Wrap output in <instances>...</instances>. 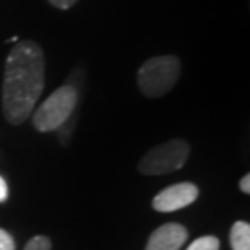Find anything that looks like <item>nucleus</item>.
<instances>
[{
    "label": "nucleus",
    "mask_w": 250,
    "mask_h": 250,
    "mask_svg": "<svg viewBox=\"0 0 250 250\" xmlns=\"http://www.w3.org/2000/svg\"><path fill=\"white\" fill-rule=\"evenodd\" d=\"M44 73L42 49L26 39L15 44L5 62L2 88L3 114L10 124L20 125L31 116L44 89Z\"/></svg>",
    "instance_id": "nucleus-1"
},
{
    "label": "nucleus",
    "mask_w": 250,
    "mask_h": 250,
    "mask_svg": "<svg viewBox=\"0 0 250 250\" xmlns=\"http://www.w3.org/2000/svg\"><path fill=\"white\" fill-rule=\"evenodd\" d=\"M181 75V62L174 56H159L145 62L138 70V88L146 98L164 96Z\"/></svg>",
    "instance_id": "nucleus-2"
},
{
    "label": "nucleus",
    "mask_w": 250,
    "mask_h": 250,
    "mask_svg": "<svg viewBox=\"0 0 250 250\" xmlns=\"http://www.w3.org/2000/svg\"><path fill=\"white\" fill-rule=\"evenodd\" d=\"M78 93L70 84L57 88L41 106L36 109L33 116V124L39 132H54L59 130L72 116L77 106Z\"/></svg>",
    "instance_id": "nucleus-3"
},
{
    "label": "nucleus",
    "mask_w": 250,
    "mask_h": 250,
    "mask_svg": "<svg viewBox=\"0 0 250 250\" xmlns=\"http://www.w3.org/2000/svg\"><path fill=\"white\" fill-rule=\"evenodd\" d=\"M190 145L186 140H169L145 154L138 164V171L145 176H161V174L179 171L187 163Z\"/></svg>",
    "instance_id": "nucleus-4"
},
{
    "label": "nucleus",
    "mask_w": 250,
    "mask_h": 250,
    "mask_svg": "<svg viewBox=\"0 0 250 250\" xmlns=\"http://www.w3.org/2000/svg\"><path fill=\"white\" fill-rule=\"evenodd\" d=\"M198 197V188L192 182H181L161 190L153 198V208L161 213H171L192 205Z\"/></svg>",
    "instance_id": "nucleus-5"
},
{
    "label": "nucleus",
    "mask_w": 250,
    "mask_h": 250,
    "mask_svg": "<svg viewBox=\"0 0 250 250\" xmlns=\"http://www.w3.org/2000/svg\"><path fill=\"white\" fill-rule=\"evenodd\" d=\"M187 237L188 232L182 224L167 223L149 236L145 250H179L187 241Z\"/></svg>",
    "instance_id": "nucleus-6"
},
{
    "label": "nucleus",
    "mask_w": 250,
    "mask_h": 250,
    "mask_svg": "<svg viewBox=\"0 0 250 250\" xmlns=\"http://www.w3.org/2000/svg\"><path fill=\"white\" fill-rule=\"evenodd\" d=\"M231 247L232 250H250V226L246 221L234 223L231 229Z\"/></svg>",
    "instance_id": "nucleus-7"
},
{
    "label": "nucleus",
    "mask_w": 250,
    "mask_h": 250,
    "mask_svg": "<svg viewBox=\"0 0 250 250\" xmlns=\"http://www.w3.org/2000/svg\"><path fill=\"white\" fill-rule=\"evenodd\" d=\"M187 250H219V241L214 236H205L193 241Z\"/></svg>",
    "instance_id": "nucleus-8"
},
{
    "label": "nucleus",
    "mask_w": 250,
    "mask_h": 250,
    "mask_svg": "<svg viewBox=\"0 0 250 250\" xmlns=\"http://www.w3.org/2000/svg\"><path fill=\"white\" fill-rule=\"evenodd\" d=\"M24 250H51V241L46 236H36L26 244Z\"/></svg>",
    "instance_id": "nucleus-9"
},
{
    "label": "nucleus",
    "mask_w": 250,
    "mask_h": 250,
    "mask_svg": "<svg viewBox=\"0 0 250 250\" xmlns=\"http://www.w3.org/2000/svg\"><path fill=\"white\" fill-rule=\"evenodd\" d=\"M0 250H15V242L12 236L3 229H0Z\"/></svg>",
    "instance_id": "nucleus-10"
},
{
    "label": "nucleus",
    "mask_w": 250,
    "mask_h": 250,
    "mask_svg": "<svg viewBox=\"0 0 250 250\" xmlns=\"http://www.w3.org/2000/svg\"><path fill=\"white\" fill-rule=\"evenodd\" d=\"M54 7H57V8H61V10H67L70 7H73L75 3L78 2V0H49Z\"/></svg>",
    "instance_id": "nucleus-11"
},
{
    "label": "nucleus",
    "mask_w": 250,
    "mask_h": 250,
    "mask_svg": "<svg viewBox=\"0 0 250 250\" xmlns=\"http://www.w3.org/2000/svg\"><path fill=\"white\" fill-rule=\"evenodd\" d=\"M8 198V187H7V182L5 179L0 176V203H3L5 200Z\"/></svg>",
    "instance_id": "nucleus-12"
},
{
    "label": "nucleus",
    "mask_w": 250,
    "mask_h": 250,
    "mask_svg": "<svg viewBox=\"0 0 250 250\" xmlns=\"http://www.w3.org/2000/svg\"><path fill=\"white\" fill-rule=\"evenodd\" d=\"M239 187H241V190L244 193H250V174H246V176L241 179Z\"/></svg>",
    "instance_id": "nucleus-13"
}]
</instances>
